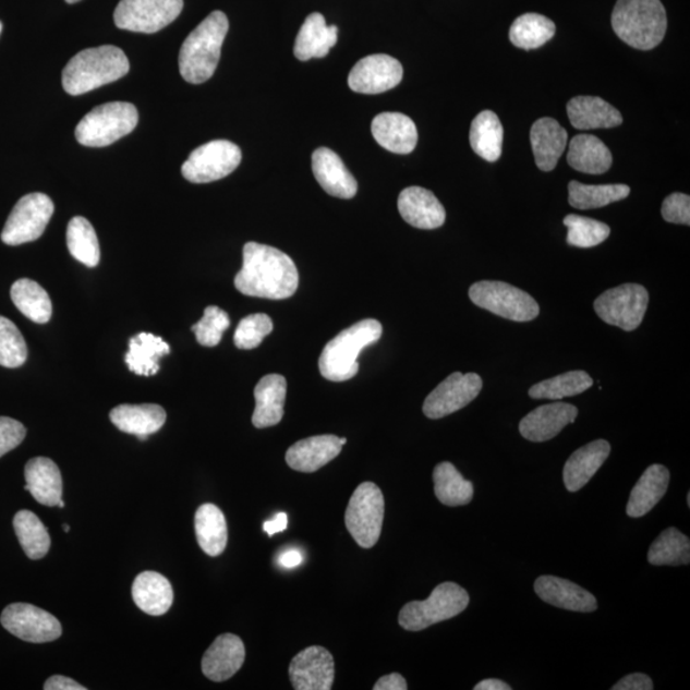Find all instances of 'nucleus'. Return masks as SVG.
<instances>
[{
	"instance_id": "nucleus-1",
	"label": "nucleus",
	"mask_w": 690,
	"mask_h": 690,
	"mask_svg": "<svg viewBox=\"0 0 690 690\" xmlns=\"http://www.w3.org/2000/svg\"><path fill=\"white\" fill-rule=\"evenodd\" d=\"M300 276L293 259L278 249L256 242L243 247L242 270L234 286L244 295L287 300L299 289Z\"/></svg>"
},
{
	"instance_id": "nucleus-20",
	"label": "nucleus",
	"mask_w": 690,
	"mask_h": 690,
	"mask_svg": "<svg viewBox=\"0 0 690 690\" xmlns=\"http://www.w3.org/2000/svg\"><path fill=\"white\" fill-rule=\"evenodd\" d=\"M534 592L546 604L577 613L597 610V600L573 582L554 576H543L534 582Z\"/></svg>"
},
{
	"instance_id": "nucleus-17",
	"label": "nucleus",
	"mask_w": 690,
	"mask_h": 690,
	"mask_svg": "<svg viewBox=\"0 0 690 690\" xmlns=\"http://www.w3.org/2000/svg\"><path fill=\"white\" fill-rule=\"evenodd\" d=\"M289 678L295 690H330L336 678L332 655L322 645H311L294 656Z\"/></svg>"
},
{
	"instance_id": "nucleus-27",
	"label": "nucleus",
	"mask_w": 690,
	"mask_h": 690,
	"mask_svg": "<svg viewBox=\"0 0 690 690\" xmlns=\"http://www.w3.org/2000/svg\"><path fill=\"white\" fill-rule=\"evenodd\" d=\"M567 111L577 130L614 129L622 123L620 111L597 96H577L568 102Z\"/></svg>"
},
{
	"instance_id": "nucleus-9",
	"label": "nucleus",
	"mask_w": 690,
	"mask_h": 690,
	"mask_svg": "<svg viewBox=\"0 0 690 690\" xmlns=\"http://www.w3.org/2000/svg\"><path fill=\"white\" fill-rule=\"evenodd\" d=\"M385 500L380 487L363 482L351 497L346 510V525L353 540L363 548H371L382 536Z\"/></svg>"
},
{
	"instance_id": "nucleus-43",
	"label": "nucleus",
	"mask_w": 690,
	"mask_h": 690,
	"mask_svg": "<svg viewBox=\"0 0 690 690\" xmlns=\"http://www.w3.org/2000/svg\"><path fill=\"white\" fill-rule=\"evenodd\" d=\"M14 531L29 559L39 560L50 548L47 526L29 510H20L13 519Z\"/></svg>"
},
{
	"instance_id": "nucleus-47",
	"label": "nucleus",
	"mask_w": 690,
	"mask_h": 690,
	"mask_svg": "<svg viewBox=\"0 0 690 690\" xmlns=\"http://www.w3.org/2000/svg\"><path fill=\"white\" fill-rule=\"evenodd\" d=\"M27 360V346L17 326L0 316V366L17 368Z\"/></svg>"
},
{
	"instance_id": "nucleus-59",
	"label": "nucleus",
	"mask_w": 690,
	"mask_h": 690,
	"mask_svg": "<svg viewBox=\"0 0 690 690\" xmlns=\"http://www.w3.org/2000/svg\"><path fill=\"white\" fill-rule=\"evenodd\" d=\"M63 530L64 532H70V525L69 524H63Z\"/></svg>"
},
{
	"instance_id": "nucleus-40",
	"label": "nucleus",
	"mask_w": 690,
	"mask_h": 690,
	"mask_svg": "<svg viewBox=\"0 0 690 690\" xmlns=\"http://www.w3.org/2000/svg\"><path fill=\"white\" fill-rule=\"evenodd\" d=\"M555 29L554 22L543 14L525 13L511 25L509 39L517 48L537 49L553 39Z\"/></svg>"
},
{
	"instance_id": "nucleus-3",
	"label": "nucleus",
	"mask_w": 690,
	"mask_h": 690,
	"mask_svg": "<svg viewBox=\"0 0 690 690\" xmlns=\"http://www.w3.org/2000/svg\"><path fill=\"white\" fill-rule=\"evenodd\" d=\"M228 29L226 14L215 11L187 36L178 59L182 77L187 83L199 85L213 77Z\"/></svg>"
},
{
	"instance_id": "nucleus-35",
	"label": "nucleus",
	"mask_w": 690,
	"mask_h": 690,
	"mask_svg": "<svg viewBox=\"0 0 690 690\" xmlns=\"http://www.w3.org/2000/svg\"><path fill=\"white\" fill-rule=\"evenodd\" d=\"M169 353V344L160 337L152 332H140L130 340L125 363L133 374L153 376L160 371L159 360Z\"/></svg>"
},
{
	"instance_id": "nucleus-22",
	"label": "nucleus",
	"mask_w": 690,
	"mask_h": 690,
	"mask_svg": "<svg viewBox=\"0 0 690 690\" xmlns=\"http://www.w3.org/2000/svg\"><path fill=\"white\" fill-rule=\"evenodd\" d=\"M313 172L318 184L334 197L350 199L358 194V181L339 155L328 147L317 148L313 154Z\"/></svg>"
},
{
	"instance_id": "nucleus-48",
	"label": "nucleus",
	"mask_w": 690,
	"mask_h": 690,
	"mask_svg": "<svg viewBox=\"0 0 690 690\" xmlns=\"http://www.w3.org/2000/svg\"><path fill=\"white\" fill-rule=\"evenodd\" d=\"M273 329L274 325L269 316L265 314L249 315L237 326L234 344L240 350H255Z\"/></svg>"
},
{
	"instance_id": "nucleus-15",
	"label": "nucleus",
	"mask_w": 690,
	"mask_h": 690,
	"mask_svg": "<svg viewBox=\"0 0 690 690\" xmlns=\"http://www.w3.org/2000/svg\"><path fill=\"white\" fill-rule=\"evenodd\" d=\"M482 385L484 383L477 374H451L426 398L424 403L426 417L440 420L463 410L479 397Z\"/></svg>"
},
{
	"instance_id": "nucleus-61",
	"label": "nucleus",
	"mask_w": 690,
	"mask_h": 690,
	"mask_svg": "<svg viewBox=\"0 0 690 690\" xmlns=\"http://www.w3.org/2000/svg\"><path fill=\"white\" fill-rule=\"evenodd\" d=\"M687 500H688V507H690V493H688Z\"/></svg>"
},
{
	"instance_id": "nucleus-56",
	"label": "nucleus",
	"mask_w": 690,
	"mask_h": 690,
	"mask_svg": "<svg viewBox=\"0 0 690 690\" xmlns=\"http://www.w3.org/2000/svg\"><path fill=\"white\" fill-rule=\"evenodd\" d=\"M302 561L303 556L296 550H289L279 556L280 566L288 569L299 567Z\"/></svg>"
},
{
	"instance_id": "nucleus-18",
	"label": "nucleus",
	"mask_w": 690,
	"mask_h": 690,
	"mask_svg": "<svg viewBox=\"0 0 690 690\" xmlns=\"http://www.w3.org/2000/svg\"><path fill=\"white\" fill-rule=\"evenodd\" d=\"M577 415L578 408L568 403L541 405L525 415L519 424V433L532 443L548 441L558 436L564 427L574 424Z\"/></svg>"
},
{
	"instance_id": "nucleus-28",
	"label": "nucleus",
	"mask_w": 690,
	"mask_h": 690,
	"mask_svg": "<svg viewBox=\"0 0 690 690\" xmlns=\"http://www.w3.org/2000/svg\"><path fill=\"white\" fill-rule=\"evenodd\" d=\"M109 417L121 432L146 440L165 426L167 413L158 404H121L110 412Z\"/></svg>"
},
{
	"instance_id": "nucleus-21",
	"label": "nucleus",
	"mask_w": 690,
	"mask_h": 690,
	"mask_svg": "<svg viewBox=\"0 0 690 690\" xmlns=\"http://www.w3.org/2000/svg\"><path fill=\"white\" fill-rule=\"evenodd\" d=\"M246 649L240 637L226 633L213 642L205 652L202 669L207 679L213 681H226L240 671Z\"/></svg>"
},
{
	"instance_id": "nucleus-46",
	"label": "nucleus",
	"mask_w": 690,
	"mask_h": 690,
	"mask_svg": "<svg viewBox=\"0 0 690 690\" xmlns=\"http://www.w3.org/2000/svg\"><path fill=\"white\" fill-rule=\"evenodd\" d=\"M564 226L568 228L567 242L570 246L591 249L605 242L612 233L610 227L595 219L568 215L564 219Z\"/></svg>"
},
{
	"instance_id": "nucleus-38",
	"label": "nucleus",
	"mask_w": 690,
	"mask_h": 690,
	"mask_svg": "<svg viewBox=\"0 0 690 690\" xmlns=\"http://www.w3.org/2000/svg\"><path fill=\"white\" fill-rule=\"evenodd\" d=\"M11 299L20 313L36 324L49 323L53 314L48 292L34 280H17L11 288Z\"/></svg>"
},
{
	"instance_id": "nucleus-41",
	"label": "nucleus",
	"mask_w": 690,
	"mask_h": 690,
	"mask_svg": "<svg viewBox=\"0 0 690 690\" xmlns=\"http://www.w3.org/2000/svg\"><path fill=\"white\" fill-rule=\"evenodd\" d=\"M626 184L589 185L577 181L569 183V204L580 210L598 209L629 196Z\"/></svg>"
},
{
	"instance_id": "nucleus-42",
	"label": "nucleus",
	"mask_w": 690,
	"mask_h": 690,
	"mask_svg": "<svg viewBox=\"0 0 690 690\" xmlns=\"http://www.w3.org/2000/svg\"><path fill=\"white\" fill-rule=\"evenodd\" d=\"M649 562L652 566H688L690 561V540L675 526L665 530L651 545Z\"/></svg>"
},
{
	"instance_id": "nucleus-16",
	"label": "nucleus",
	"mask_w": 690,
	"mask_h": 690,
	"mask_svg": "<svg viewBox=\"0 0 690 690\" xmlns=\"http://www.w3.org/2000/svg\"><path fill=\"white\" fill-rule=\"evenodd\" d=\"M403 66L387 55L368 56L355 64L348 77V85L359 94H383L402 83Z\"/></svg>"
},
{
	"instance_id": "nucleus-24",
	"label": "nucleus",
	"mask_w": 690,
	"mask_h": 690,
	"mask_svg": "<svg viewBox=\"0 0 690 690\" xmlns=\"http://www.w3.org/2000/svg\"><path fill=\"white\" fill-rule=\"evenodd\" d=\"M612 445L606 440L592 441L578 449L564 465L562 479L569 493L580 492L595 476L610 456Z\"/></svg>"
},
{
	"instance_id": "nucleus-14",
	"label": "nucleus",
	"mask_w": 690,
	"mask_h": 690,
	"mask_svg": "<svg viewBox=\"0 0 690 690\" xmlns=\"http://www.w3.org/2000/svg\"><path fill=\"white\" fill-rule=\"evenodd\" d=\"M4 629L29 643H47L62 635L59 620L43 608L29 604L7 606L0 617Z\"/></svg>"
},
{
	"instance_id": "nucleus-37",
	"label": "nucleus",
	"mask_w": 690,
	"mask_h": 690,
	"mask_svg": "<svg viewBox=\"0 0 690 690\" xmlns=\"http://www.w3.org/2000/svg\"><path fill=\"white\" fill-rule=\"evenodd\" d=\"M503 124L494 111L485 110L474 118L470 143L473 152L486 161L499 160L503 153Z\"/></svg>"
},
{
	"instance_id": "nucleus-5",
	"label": "nucleus",
	"mask_w": 690,
	"mask_h": 690,
	"mask_svg": "<svg viewBox=\"0 0 690 690\" xmlns=\"http://www.w3.org/2000/svg\"><path fill=\"white\" fill-rule=\"evenodd\" d=\"M383 336V325L366 318L338 334L325 346L318 367L326 380L343 383L359 373V355Z\"/></svg>"
},
{
	"instance_id": "nucleus-50",
	"label": "nucleus",
	"mask_w": 690,
	"mask_h": 690,
	"mask_svg": "<svg viewBox=\"0 0 690 690\" xmlns=\"http://www.w3.org/2000/svg\"><path fill=\"white\" fill-rule=\"evenodd\" d=\"M662 214L667 222L690 226V197L679 192L667 196L664 199Z\"/></svg>"
},
{
	"instance_id": "nucleus-31",
	"label": "nucleus",
	"mask_w": 690,
	"mask_h": 690,
	"mask_svg": "<svg viewBox=\"0 0 690 690\" xmlns=\"http://www.w3.org/2000/svg\"><path fill=\"white\" fill-rule=\"evenodd\" d=\"M670 472L662 464L650 465L630 493L627 515L641 518L654 509L667 492Z\"/></svg>"
},
{
	"instance_id": "nucleus-4",
	"label": "nucleus",
	"mask_w": 690,
	"mask_h": 690,
	"mask_svg": "<svg viewBox=\"0 0 690 690\" xmlns=\"http://www.w3.org/2000/svg\"><path fill=\"white\" fill-rule=\"evenodd\" d=\"M615 34L629 47L651 50L664 40L667 19L662 0H618L613 11Z\"/></svg>"
},
{
	"instance_id": "nucleus-58",
	"label": "nucleus",
	"mask_w": 690,
	"mask_h": 690,
	"mask_svg": "<svg viewBox=\"0 0 690 690\" xmlns=\"http://www.w3.org/2000/svg\"><path fill=\"white\" fill-rule=\"evenodd\" d=\"M65 2L69 4H74L81 2V0H65Z\"/></svg>"
},
{
	"instance_id": "nucleus-8",
	"label": "nucleus",
	"mask_w": 690,
	"mask_h": 690,
	"mask_svg": "<svg viewBox=\"0 0 690 690\" xmlns=\"http://www.w3.org/2000/svg\"><path fill=\"white\" fill-rule=\"evenodd\" d=\"M470 299L476 306L517 323H529L540 315L532 295L504 281L484 280L470 288Z\"/></svg>"
},
{
	"instance_id": "nucleus-33",
	"label": "nucleus",
	"mask_w": 690,
	"mask_h": 690,
	"mask_svg": "<svg viewBox=\"0 0 690 690\" xmlns=\"http://www.w3.org/2000/svg\"><path fill=\"white\" fill-rule=\"evenodd\" d=\"M132 597L141 610L160 617L172 607L174 595L172 584L165 576L157 571H144L133 582Z\"/></svg>"
},
{
	"instance_id": "nucleus-23",
	"label": "nucleus",
	"mask_w": 690,
	"mask_h": 690,
	"mask_svg": "<svg viewBox=\"0 0 690 690\" xmlns=\"http://www.w3.org/2000/svg\"><path fill=\"white\" fill-rule=\"evenodd\" d=\"M398 209L408 225L419 229L440 228L447 213L432 191L408 187L400 192Z\"/></svg>"
},
{
	"instance_id": "nucleus-51",
	"label": "nucleus",
	"mask_w": 690,
	"mask_h": 690,
	"mask_svg": "<svg viewBox=\"0 0 690 690\" xmlns=\"http://www.w3.org/2000/svg\"><path fill=\"white\" fill-rule=\"evenodd\" d=\"M26 428L21 422L0 417V458L10 452L25 440Z\"/></svg>"
},
{
	"instance_id": "nucleus-52",
	"label": "nucleus",
	"mask_w": 690,
	"mask_h": 690,
	"mask_svg": "<svg viewBox=\"0 0 690 690\" xmlns=\"http://www.w3.org/2000/svg\"><path fill=\"white\" fill-rule=\"evenodd\" d=\"M654 681L644 674H630L628 677L620 679L615 685L613 690H652L654 689Z\"/></svg>"
},
{
	"instance_id": "nucleus-29",
	"label": "nucleus",
	"mask_w": 690,
	"mask_h": 690,
	"mask_svg": "<svg viewBox=\"0 0 690 690\" xmlns=\"http://www.w3.org/2000/svg\"><path fill=\"white\" fill-rule=\"evenodd\" d=\"M568 132L553 118H541L531 129V145L536 165L544 172H552L566 150Z\"/></svg>"
},
{
	"instance_id": "nucleus-6",
	"label": "nucleus",
	"mask_w": 690,
	"mask_h": 690,
	"mask_svg": "<svg viewBox=\"0 0 690 690\" xmlns=\"http://www.w3.org/2000/svg\"><path fill=\"white\" fill-rule=\"evenodd\" d=\"M470 604V595L459 584L445 582L425 601H411L399 613V626L408 632H420L445 620L456 618Z\"/></svg>"
},
{
	"instance_id": "nucleus-30",
	"label": "nucleus",
	"mask_w": 690,
	"mask_h": 690,
	"mask_svg": "<svg viewBox=\"0 0 690 690\" xmlns=\"http://www.w3.org/2000/svg\"><path fill=\"white\" fill-rule=\"evenodd\" d=\"M287 380L278 374L266 375L255 388L256 408L252 424L256 428L277 426L285 415Z\"/></svg>"
},
{
	"instance_id": "nucleus-13",
	"label": "nucleus",
	"mask_w": 690,
	"mask_h": 690,
	"mask_svg": "<svg viewBox=\"0 0 690 690\" xmlns=\"http://www.w3.org/2000/svg\"><path fill=\"white\" fill-rule=\"evenodd\" d=\"M183 10V0H121L114 12L118 28L155 34L172 24Z\"/></svg>"
},
{
	"instance_id": "nucleus-19",
	"label": "nucleus",
	"mask_w": 690,
	"mask_h": 690,
	"mask_svg": "<svg viewBox=\"0 0 690 690\" xmlns=\"http://www.w3.org/2000/svg\"><path fill=\"white\" fill-rule=\"evenodd\" d=\"M346 444L344 437L336 435L307 437L288 449L287 464L296 472L314 473L336 459Z\"/></svg>"
},
{
	"instance_id": "nucleus-26",
	"label": "nucleus",
	"mask_w": 690,
	"mask_h": 690,
	"mask_svg": "<svg viewBox=\"0 0 690 690\" xmlns=\"http://www.w3.org/2000/svg\"><path fill=\"white\" fill-rule=\"evenodd\" d=\"M25 489L34 499L47 507H58L62 500L63 481L53 460L44 457L28 460L25 467Z\"/></svg>"
},
{
	"instance_id": "nucleus-54",
	"label": "nucleus",
	"mask_w": 690,
	"mask_h": 690,
	"mask_svg": "<svg viewBox=\"0 0 690 690\" xmlns=\"http://www.w3.org/2000/svg\"><path fill=\"white\" fill-rule=\"evenodd\" d=\"M46 690H86V687L78 685L77 681L71 678L62 677V675H55L49 678L44 685Z\"/></svg>"
},
{
	"instance_id": "nucleus-49",
	"label": "nucleus",
	"mask_w": 690,
	"mask_h": 690,
	"mask_svg": "<svg viewBox=\"0 0 690 690\" xmlns=\"http://www.w3.org/2000/svg\"><path fill=\"white\" fill-rule=\"evenodd\" d=\"M230 326V318L226 311L217 306L205 308L202 320L192 326L196 339L204 347H215L220 343L222 332Z\"/></svg>"
},
{
	"instance_id": "nucleus-39",
	"label": "nucleus",
	"mask_w": 690,
	"mask_h": 690,
	"mask_svg": "<svg viewBox=\"0 0 690 690\" xmlns=\"http://www.w3.org/2000/svg\"><path fill=\"white\" fill-rule=\"evenodd\" d=\"M435 495L444 506L462 507L473 499V484L465 480L450 462L437 464L434 470Z\"/></svg>"
},
{
	"instance_id": "nucleus-55",
	"label": "nucleus",
	"mask_w": 690,
	"mask_h": 690,
	"mask_svg": "<svg viewBox=\"0 0 690 690\" xmlns=\"http://www.w3.org/2000/svg\"><path fill=\"white\" fill-rule=\"evenodd\" d=\"M288 526V517L286 513H278L276 517L271 519V521H267L264 523V531L269 534V537H273L274 534L283 532Z\"/></svg>"
},
{
	"instance_id": "nucleus-25",
	"label": "nucleus",
	"mask_w": 690,
	"mask_h": 690,
	"mask_svg": "<svg viewBox=\"0 0 690 690\" xmlns=\"http://www.w3.org/2000/svg\"><path fill=\"white\" fill-rule=\"evenodd\" d=\"M371 131L376 143L391 153L405 155L412 153L417 146V128L410 117L402 113L376 116Z\"/></svg>"
},
{
	"instance_id": "nucleus-53",
	"label": "nucleus",
	"mask_w": 690,
	"mask_h": 690,
	"mask_svg": "<svg viewBox=\"0 0 690 690\" xmlns=\"http://www.w3.org/2000/svg\"><path fill=\"white\" fill-rule=\"evenodd\" d=\"M407 681L402 675L392 673L385 675V677L378 679L374 686V690H407Z\"/></svg>"
},
{
	"instance_id": "nucleus-62",
	"label": "nucleus",
	"mask_w": 690,
	"mask_h": 690,
	"mask_svg": "<svg viewBox=\"0 0 690 690\" xmlns=\"http://www.w3.org/2000/svg\"><path fill=\"white\" fill-rule=\"evenodd\" d=\"M2 29H3V24L2 22H0V33H2Z\"/></svg>"
},
{
	"instance_id": "nucleus-10",
	"label": "nucleus",
	"mask_w": 690,
	"mask_h": 690,
	"mask_svg": "<svg viewBox=\"0 0 690 690\" xmlns=\"http://www.w3.org/2000/svg\"><path fill=\"white\" fill-rule=\"evenodd\" d=\"M647 289L640 285L627 283L608 289L593 303L601 320L618 326L625 331H633L643 322L649 307Z\"/></svg>"
},
{
	"instance_id": "nucleus-7",
	"label": "nucleus",
	"mask_w": 690,
	"mask_h": 690,
	"mask_svg": "<svg viewBox=\"0 0 690 690\" xmlns=\"http://www.w3.org/2000/svg\"><path fill=\"white\" fill-rule=\"evenodd\" d=\"M138 111L131 102H107L94 108L77 124L76 138L87 147H106L136 129Z\"/></svg>"
},
{
	"instance_id": "nucleus-34",
	"label": "nucleus",
	"mask_w": 690,
	"mask_h": 690,
	"mask_svg": "<svg viewBox=\"0 0 690 690\" xmlns=\"http://www.w3.org/2000/svg\"><path fill=\"white\" fill-rule=\"evenodd\" d=\"M568 162L578 172L604 174L613 166V155L596 136L578 135L570 141Z\"/></svg>"
},
{
	"instance_id": "nucleus-36",
	"label": "nucleus",
	"mask_w": 690,
	"mask_h": 690,
	"mask_svg": "<svg viewBox=\"0 0 690 690\" xmlns=\"http://www.w3.org/2000/svg\"><path fill=\"white\" fill-rule=\"evenodd\" d=\"M195 530L199 547L210 556L225 553L228 543V526L225 515L214 504H204L196 511Z\"/></svg>"
},
{
	"instance_id": "nucleus-60",
	"label": "nucleus",
	"mask_w": 690,
	"mask_h": 690,
	"mask_svg": "<svg viewBox=\"0 0 690 690\" xmlns=\"http://www.w3.org/2000/svg\"><path fill=\"white\" fill-rule=\"evenodd\" d=\"M58 507L59 508H64L65 507V504H64L63 499L61 501H59Z\"/></svg>"
},
{
	"instance_id": "nucleus-2",
	"label": "nucleus",
	"mask_w": 690,
	"mask_h": 690,
	"mask_svg": "<svg viewBox=\"0 0 690 690\" xmlns=\"http://www.w3.org/2000/svg\"><path fill=\"white\" fill-rule=\"evenodd\" d=\"M129 72L130 61L124 51L114 46H102L74 56L64 66L62 84L66 94L78 96L116 83Z\"/></svg>"
},
{
	"instance_id": "nucleus-44",
	"label": "nucleus",
	"mask_w": 690,
	"mask_h": 690,
	"mask_svg": "<svg viewBox=\"0 0 690 690\" xmlns=\"http://www.w3.org/2000/svg\"><path fill=\"white\" fill-rule=\"evenodd\" d=\"M66 246L71 255L87 267H95L100 262L98 235L92 222L83 217L71 219L66 228Z\"/></svg>"
},
{
	"instance_id": "nucleus-32",
	"label": "nucleus",
	"mask_w": 690,
	"mask_h": 690,
	"mask_svg": "<svg viewBox=\"0 0 690 690\" xmlns=\"http://www.w3.org/2000/svg\"><path fill=\"white\" fill-rule=\"evenodd\" d=\"M338 41V27L326 25L322 13H311L296 35L294 56L300 61L324 58Z\"/></svg>"
},
{
	"instance_id": "nucleus-45",
	"label": "nucleus",
	"mask_w": 690,
	"mask_h": 690,
	"mask_svg": "<svg viewBox=\"0 0 690 690\" xmlns=\"http://www.w3.org/2000/svg\"><path fill=\"white\" fill-rule=\"evenodd\" d=\"M592 385V377L584 371H570V373L533 385L529 395L532 399L560 400L582 395Z\"/></svg>"
},
{
	"instance_id": "nucleus-11",
	"label": "nucleus",
	"mask_w": 690,
	"mask_h": 690,
	"mask_svg": "<svg viewBox=\"0 0 690 690\" xmlns=\"http://www.w3.org/2000/svg\"><path fill=\"white\" fill-rule=\"evenodd\" d=\"M241 148L227 140H215L192 152L182 174L192 183H210L233 173L241 165Z\"/></svg>"
},
{
	"instance_id": "nucleus-12",
	"label": "nucleus",
	"mask_w": 690,
	"mask_h": 690,
	"mask_svg": "<svg viewBox=\"0 0 690 690\" xmlns=\"http://www.w3.org/2000/svg\"><path fill=\"white\" fill-rule=\"evenodd\" d=\"M55 214V204L40 192L20 199L7 219L2 241L9 246L39 240Z\"/></svg>"
},
{
	"instance_id": "nucleus-57",
	"label": "nucleus",
	"mask_w": 690,
	"mask_h": 690,
	"mask_svg": "<svg viewBox=\"0 0 690 690\" xmlns=\"http://www.w3.org/2000/svg\"><path fill=\"white\" fill-rule=\"evenodd\" d=\"M474 690H510L511 687L501 680L486 679L479 682Z\"/></svg>"
}]
</instances>
